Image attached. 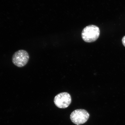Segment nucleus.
I'll return each instance as SVG.
<instances>
[{
    "label": "nucleus",
    "mask_w": 125,
    "mask_h": 125,
    "mask_svg": "<svg viewBox=\"0 0 125 125\" xmlns=\"http://www.w3.org/2000/svg\"><path fill=\"white\" fill-rule=\"evenodd\" d=\"M29 59V55L27 52L24 50H21L14 53L12 56V61L16 66L21 68L27 63Z\"/></svg>",
    "instance_id": "3"
},
{
    "label": "nucleus",
    "mask_w": 125,
    "mask_h": 125,
    "mask_svg": "<svg viewBox=\"0 0 125 125\" xmlns=\"http://www.w3.org/2000/svg\"><path fill=\"white\" fill-rule=\"evenodd\" d=\"M89 117V114L87 111L83 109H77L72 112L70 119L74 124L79 125L85 123Z\"/></svg>",
    "instance_id": "2"
},
{
    "label": "nucleus",
    "mask_w": 125,
    "mask_h": 125,
    "mask_svg": "<svg viewBox=\"0 0 125 125\" xmlns=\"http://www.w3.org/2000/svg\"><path fill=\"white\" fill-rule=\"evenodd\" d=\"M122 42L123 44L125 47V36L123 38Z\"/></svg>",
    "instance_id": "5"
},
{
    "label": "nucleus",
    "mask_w": 125,
    "mask_h": 125,
    "mask_svg": "<svg viewBox=\"0 0 125 125\" xmlns=\"http://www.w3.org/2000/svg\"><path fill=\"white\" fill-rule=\"evenodd\" d=\"M100 34V29L98 26L90 25L83 30L82 36L84 41L91 43L96 41L99 37Z\"/></svg>",
    "instance_id": "1"
},
{
    "label": "nucleus",
    "mask_w": 125,
    "mask_h": 125,
    "mask_svg": "<svg viewBox=\"0 0 125 125\" xmlns=\"http://www.w3.org/2000/svg\"><path fill=\"white\" fill-rule=\"evenodd\" d=\"M72 102V98L69 94L63 92L58 94L55 97L54 102L57 107L59 108L68 107Z\"/></svg>",
    "instance_id": "4"
}]
</instances>
